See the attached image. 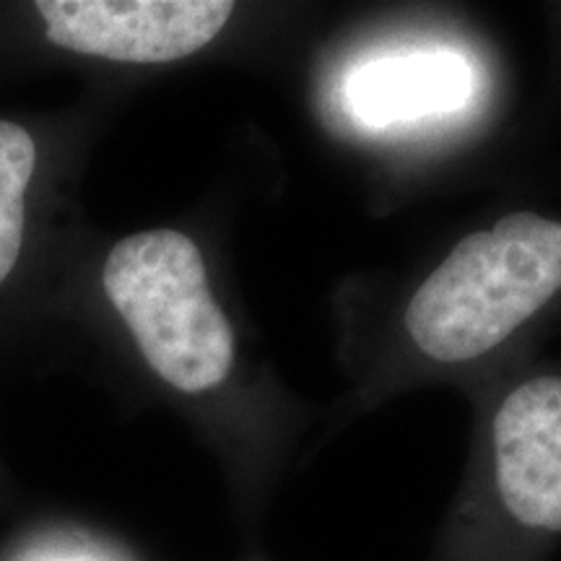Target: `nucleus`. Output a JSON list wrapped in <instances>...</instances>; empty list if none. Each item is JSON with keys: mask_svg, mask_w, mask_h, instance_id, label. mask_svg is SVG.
Wrapping results in <instances>:
<instances>
[{"mask_svg": "<svg viewBox=\"0 0 561 561\" xmlns=\"http://www.w3.org/2000/svg\"><path fill=\"white\" fill-rule=\"evenodd\" d=\"M104 289L161 380L182 392L227 380L234 333L210 297L206 263L191 237L172 229L125 237L104 265Z\"/></svg>", "mask_w": 561, "mask_h": 561, "instance_id": "nucleus-2", "label": "nucleus"}, {"mask_svg": "<svg viewBox=\"0 0 561 561\" xmlns=\"http://www.w3.org/2000/svg\"><path fill=\"white\" fill-rule=\"evenodd\" d=\"M471 91V70L447 50L392 55L356 70L348 102L369 125H392L458 110Z\"/></svg>", "mask_w": 561, "mask_h": 561, "instance_id": "nucleus-5", "label": "nucleus"}, {"mask_svg": "<svg viewBox=\"0 0 561 561\" xmlns=\"http://www.w3.org/2000/svg\"><path fill=\"white\" fill-rule=\"evenodd\" d=\"M47 39L121 62H170L198 53L227 24V0H42Z\"/></svg>", "mask_w": 561, "mask_h": 561, "instance_id": "nucleus-3", "label": "nucleus"}, {"mask_svg": "<svg viewBox=\"0 0 561 561\" xmlns=\"http://www.w3.org/2000/svg\"><path fill=\"white\" fill-rule=\"evenodd\" d=\"M37 146L30 133L0 121V280L9 278L24 240V193L34 172Z\"/></svg>", "mask_w": 561, "mask_h": 561, "instance_id": "nucleus-6", "label": "nucleus"}, {"mask_svg": "<svg viewBox=\"0 0 561 561\" xmlns=\"http://www.w3.org/2000/svg\"><path fill=\"white\" fill-rule=\"evenodd\" d=\"M491 489L520 530L561 533V380L512 390L494 416Z\"/></svg>", "mask_w": 561, "mask_h": 561, "instance_id": "nucleus-4", "label": "nucleus"}, {"mask_svg": "<svg viewBox=\"0 0 561 561\" xmlns=\"http://www.w3.org/2000/svg\"><path fill=\"white\" fill-rule=\"evenodd\" d=\"M561 289V224L512 214L458 242L421 284L405 328L426 356L471 362L510 339Z\"/></svg>", "mask_w": 561, "mask_h": 561, "instance_id": "nucleus-1", "label": "nucleus"}]
</instances>
